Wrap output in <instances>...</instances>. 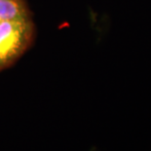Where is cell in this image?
<instances>
[{"label":"cell","instance_id":"obj_1","mask_svg":"<svg viewBox=\"0 0 151 151\" xmlns=\"http://www.w3.org/2000/svg\"><path fill=\"white\" fill-rule=\"evenodd\" d=\"M35 31L31 15L0 24V71L14 65L29 49Z\"/></svg>","mask_w":151,"mask_h":151},{"label":"cell","instance_id":"obj_2","mask_svg":"<svg viewBox=\"0 0 151 151\" xmlns=\"http://www.w3.org/2000/svg\"><path fill=\"white\" fill-rule=\"evenodd\" d=\"M30 15L27 0H0V24Z\"/></svg>","mask_w":151,"mask_h":151}]
</instances>
